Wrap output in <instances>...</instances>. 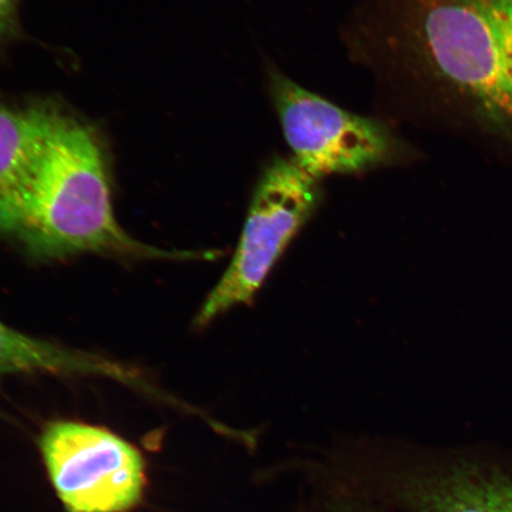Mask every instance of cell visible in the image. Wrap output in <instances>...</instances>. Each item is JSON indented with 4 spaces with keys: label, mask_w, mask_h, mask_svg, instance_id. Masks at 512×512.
Instances as JSON below:
<instances>
[{
    "label": "cell",
    "mask_w": 512,
    "mask_h": 512,
    "mask_svg": "<svg viewBox=\"0 0 512 512\" xmlns=\"http://www.w3.org/2000/svg\"><path fill=\"white\" fill-rule=\"evenodd\" d=\"M399 494L412 512H512L510 473L467 460L415 473Z\"/></svg>",
    "instance_id": "7"
},
{
    "label": "cell",
    "mask_w": 512,
    "mask_h": 512,
    "mask_svg": "<svg viewBox=\"0 0 512 512\" xmlns=\"http://www.w3.org/2000/svg\"><path fill=\"white\" fill-rule=\"evenodd\" d=\"M5 329H6V324L3 323L2 320H0V343H2Z\"/></svg>",
    "instance_id": "9"
},
{
    "label": "cell",
    "mask_w": 512,
    "mask_h": 512,
    "mask_svg": "<svg viewBox=\"0 0 512 512\" xmlns=\"http://www.w3.org/2000/svg\"><path fill=\"white\" fill-rule=\"evenodd\" d=\"M267 91L291 159L320 181L395 168L419 157L387 121L344 110L275 67L267 68Z\"/></svg>",
    "instance_id": "3"
},
{
    "label": "cell",
    "mask_w": 512,
    "mask_h": 512,
    "mask_svg": "<svg viewBox=\"0 0 512 512\" xmlns=\"http://www.w3.org/2000/svg\"><path fill=\"white\" fill-rule=\"evenodd\" d=\"M343 37L408 114L512 144V0H367Z\"/></svg>",
    "instance_id": "1"
},
{
    "label": "cell",
    "mask_w": 512,
    "mask_h": 512,
    "mask_svg": "<svg viewBox=\"0 0 512 512\" xmlns=\"http://www.w3.org/2000/svg\"><path fill=\"white\" fill-rule=\"evenodd\" d=\"M17 0H0V37L10 28Z\"/></svg>",
    "instance_id": "8"
},
{
    "label": "cell",
    "mask_w": 512,
    "mask_h": 512,
    "mask_svg": "<svg viewBox=\"0 0 512 512\" xmlns=\"http://www.w3.org/2000/svg\"><path fill=\"white\" fill-rule=\"evenodd\" d=\"M322 198V181L291 157L268 160L255 184L233 259L198 312V328L235 306L253 303L268 274L315 214Z\"/></svg>",
    "instance_id": "4"
},
{
    "label": "cell",
    "mask_w": 512,
    "mask_h": 512,
    "mask_svg": "<svg viewBox=\"0 0 512 512\" xmlns=\"http://www.w3.org/2000/svg\"><path fill=\"white\" fill-rule=\"evenodd\" d=\"M40 448L51 484L68 512H130L142 502V453L106 428L50 422Z\"/></svg>",
    "instance_id": "5"
},
{
    "label": "cell",
    "mask_w": 512,
    "mask_h": 512,
    "mask_svg": "<svg viewBox=\"0 0 512 512\" xmlns=\"http://www.w3.org/2000/svg\"><path fill=\"white\" fill-rule=\"evenodd\" d=\"M62 119L48 108L0 106V234L15 236Z\"/></svg>",
    "instance_id": "6"
},
{
    "label": "cell",
    "mask_w": 512,
    "mask_h": 512,
    "mask_svg": "<svg viewBox=\"0 0 512 512\" xmlns=\"http://www.w3.org/2000/svg\"><path fill=\"white\" fill-rule=\"evenodd\" d=\"M31 258L85 253L139 259H189L133 239L115 219L104 156L94 134L63 117L14 236Z\"/></svg>",
    "instance_id": "2"
}]
</instances>
